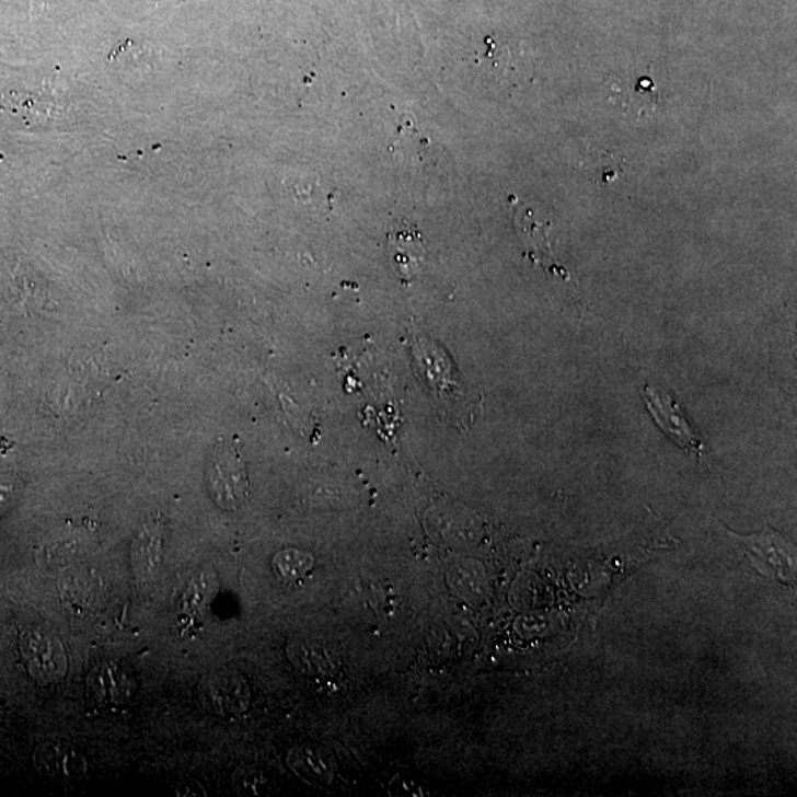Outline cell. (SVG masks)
I'll return each instance as SVG.
<instances>
[{
  "label": "cell",
  "mask_w": 797,
  "mask_h": 797,
  "mask_svg": "<svg viewBox=\"0 0 797 797\" xmlns=\"http://www.w3.org/2000/svg\"><path fill=\"white\" fill-rule=\"evenodd\" d=\"M644 402H646L648 413L652 415L657 426L665 435H668L680 447L703 455L701 436L695 434L675 399L669 396L663 390L656 389L655 385H646Z\"/></svg>",
  "instance_id": "cell-3"
},
{
  "label": "cell",
  "mask_w": 797,
  "mask_h": 797,
  "mask_svg": "<svg viewBox=\"0 0 797 797\" xmlns=\"http://www.w3.org/2000/svg\"><path fill=\"white\" fill-rule=\"evenodd\" d=\"M39 770L54 777L76 778L84 771L83 759L67 746H44L37 753Z\"/></svg>",
  "instance_id": "cell-7"
},
{
  "label": "cell",
  "mask_w": 797,
  "mask_h": 797,
  "mask_svg": "<svg viewBox=\"0 0 797 797\" xmlns=\"http://www.w3.org/2000/svg\"><path fill=\"white\" fill-rule=\"evenodd\" d=\"M161 538H163V525L159 519L148 520L142 525L134 548H131V563L135 574L141 579L151 578L159 569L161 563Z\"/></svg>",
  "instance_id": "cell-6"
},
{
  "label": "cell",
  "mask_w": 797,
  "mask_h": 797,
  "mask_svg": "<svg viewBox=\"0 0 797 797\" xmlns=\"http://www.w3.org/2000/svg\"><path fill=\"white\" fill-rule=\"evenodd\" d=\"M584 171L601 186H612L625 176V160L609 151L589 152Z\"/></svg>",
  "instance_id": "cell-8"
},
{
  "label": "cell",
  "mask_w": 797,
  "mask_h": 797,
  "mask_svg": "<svg viewBox=\"0 0 797 797\" xmlns=\"http://www.w3.org/2000/svg\"><path fill=\"white\" fill-rule=\"evenodd\" d=\"M413 350L417 368L426 377L427 384L438 401L439 413H443L444 419L455 424L457 427L467 430L482 409L481 394L474 396L473 390L461 376L457 374L448 355L434 343L415 340Z\"/></svg>",
  "instance_id": "cell-1"
},
{
  "label": "cell",
  "mask_w": 797,
  "mask_h": 797,
  "mask_svg": "<svg viewBox=\"0 0 797 797\" xmlns=\"http://www.w3.org/2000/svg\"><path fill=\"white\" fill-rule=\"evenodd\" d=\"M390 261L402 282L409 284L411 279L423 270L427 258L426 244L418 229L404 222L390 229L389 236Z\"/></svg>",
  "instance_id": "cell-4"
},
{
  "label": "cell",
  "mask_w": 797,
  "mask_h": 797,
  "mask_svg": "<svg viewBox=\"0 0 797 797\" xmlns=\"http://www.w3.org/2000/svg\"><path fill=\"white\" fill-rule=\"evenodd\" d=\"M207 489L222 510H239L249 495V477L239 448L231 442H219L207 464Z\"/></svg>",
  "instance_id": "cell-2"
},
{
  "label": "cell",
  "mask_w": 797,
  "mask_h": 797,
  "mask_svg": "<svg viewBox=\"0 0 797 797\" xmlns=\"http://www.w3.org/2000/svg\"><path fill=\"white\" fill-rule=\"evenodd\" d=\"M741 546L749 554L754 563L762 562L770 566V569L777 571L779 579L786 580L793 578V567L790 545L786 546L782 542V536L777 533H765V535L753 538H741Z\"/></svg>",
  "instance_id": "cell-5"
}]
</instances>
